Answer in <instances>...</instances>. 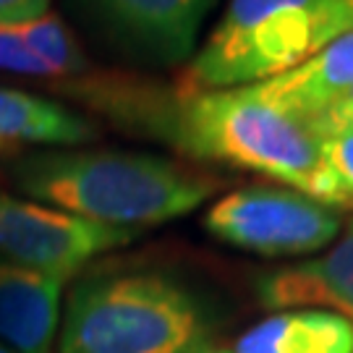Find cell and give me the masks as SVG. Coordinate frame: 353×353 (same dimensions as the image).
Returning <instances> with one entry per match:
<instances>
[{
    "instance_id": "7c38bea8",
    "label": "cell",
    "mask_w": 353,
    "mask_h": 353,
    "mask_svg": "<svg viewBox=\"0 0 353 353\" xmlns=\"http://www.w3.org/2000/svg\"><path fill=\"white\" fill-rule=\"evenodd\" d=\"M118 26L154 50L183 58L196 45V32L212 0H97Z\"/></svg>"
},
{
    "instance_id": "52a82bcc",
    "label": "cell",
    "mask_w": 353,
    "mask_h": 353,
    "mask_svg": "<svg viewBox=\"0 0 353 353\" xmlns=\"http://www.w3.org/2000/svg\"><path fill=\"white\" fill-rule=\"evenodd\" d=\"M259 301L270 309H335V314L353 325V220L341 241L322 256L262 278Z\"/></svg>"
},
{
    "instance_id": "d6986e66",
    "label": "cell",
    "mask_w": 353,
    "mask_h": 353,
    "mask_svg": "<svg viewBox=\"0 0 353 353\" xmlns=\"http://www.w3.org/2000/svg\"><path fill=\"white\" fill-rule=\"evenodd\" d=\"M0 353H16V351H11V348H8L6 343H0Z\"/></svg>"
},
{
    "instance_id": "ba28073f",
    "label": "cell",
    "mask_w": 353,
    "mask_h": 353,
    "mask_svg": "<svg viewBox=\"0 0 353 353\" xmlns=\"http://www.w3.org/2000/svg\"><path fill=\"white\" fill-rule=\"evenodd\" d=\"M65 280L0 262V341L16 353H48Z\"/></svg>"
},
{
    "instance_id": "ffe728a7",
    "label": "cell",
    "mask_w": 353,
    "mask_h": 353,
    "mask_svg": "<svg viewBox=\"0 0 353 353\" xmlns=\"http://www.w3.org/2000/svg\"><path fill=\"white\" fill-rule=\"evenodd\" d=\"M212 353H225V351H212Z\"/></svg>"
},
{
    "instance_id": "3957f363",
    "label": "cell",
    "mask_w": 353,
    "mask_h": 353,
    "mask_svg": "<svg viewBox=\"0 0 353 353\" xmlns=\"http://www.w3.org/2000/svg\"><path fill=\"white\" fill-rule=\"evenodd\" d=\"M202 309L165 275L131 272L79 283L68 299L61 353H191Z\"/></svg>"
},
{
    "instance_id": "6da1fadb",
    "label": "cell",
    "mask_w": 353,
    "mask_h": 353,
    "mask_svg": "<svg viewBox=\"0 0 353 353\" xmlns=\"http://www.w3.org/2000/svg\"><path fill=\"white\" fill-rule=\"evenodd\" d=\"M163 137L196 160L275 178L327 207H351L332 176L314 118L293 113L254 87L178 92Z\"/></svg>"
},
{
    "instance_id": "9c48e42d",
    "label": "cell",
    "mask_w": 353,
    "mask_h": 353,
    "mask_svg": "<svg viewBox=\"0 0 353 353\" xmlns=\"http://www.w3.org/2000/svg\"><path fill=\"white\" fill-rule=\"evenodd\" d=\"M252 87L293 113L316 118L353 89V32L327 42L296 68Z\"/></svg>"
},
{
    "instance_id": "5bb4252c",
    "label": "cell",
    "mask_w": 353,
    "mask_h": 353,
    "mask_svg": "<svg viewBox=\"0 0 353 353\" xmlns=\"http://www.w3.org/2000/svg\"><path fill=\"white\" fill-rule=\"evenodd\" d=\"M316 121V118H314ZM322 134V150L332 176L338 178L343 194L353 207V123L316 121Z\"/></svg>"
},
{
    "instance_id": "7a4b0ae2",
    "label": "cell",
    "mask_w": 353,
    "mask_h": 353,
    "mask_svg": "<svg viewBox=\"0 0 353 353\" xmlns=\"http://www.w3.org/2000/svg\"><path fill=\"white\" fill-rule=\"evenodd\" d=\"M19 186L55 210L102 225H160L217 191V178L141 152H71L21 168Z\"/></svg>"
},
{
    "instance_id": "ac0fdd59",
    "label": "cell",
    "mask_w": 353,
    "mask_h": 353,
    "mask_svg": "<svg viewBox=\"0 0 353 353\" xmlns=\"http://www.w3.org/2000/svg\"><path fill=\"white\" fill-rule=\"evenodd\" d=\"M316 121H330V123H353V89L351 92H345L338 102H332L325 113L316 115Z\"/></svg>"
},
{
    "instance_id": "5b68a950",
    "label": "cell",
    "mask_w": 353,
    "mask_h": 353,
    "mask_svg": "<svg viewBox=\"0 0 353 353\" xmlns=\"http://www.w3.org/2000/svg\"><path fill=\"white\" fill-rule=\"evenodd\" d=\"M204 228L217 241L262 256H299L330 246L341 214L285 186H246L212 204Z\"/></svg>"
},
{
    "instance_id": "e0dca14e",
    "label": "cell",
    "mask_w": 353,
    "mask_h": 353,
    "mask_svg": "<svg viewBox=\"0 0 353 353\" xmlns=\"http://www.w3.org/2000/svg\"><path fill=\"white\" fill-rule=\"evenodd\" d=\"M353 32V0H332L327 13H325V24H322V48L332 39L351 34ZM319 48V50H322Z\"/></svg>"
},
{
    "instance_id": "8992f818",
    "label": "cell",
    "mask_w": 353,
    "mask_h": 353,
    "mask_svg": "<svg viewBox=\"0 0 353 353\" xmlns=\"http://www.w3.org/2000/svg\"><path fill=\"white\" fill-rule=\"evenodd\" d=\"M134 239L137 230L102 225L55 207L0 194V254L13 265L68 280L89 259Z\"/></svg>"
},
{
    "instance_id": "30bf717a",
    "label": "cell",
    "mask_w": 353,
    "mask_h": 353,
    "mask_svg": "<svg viewBox=\"0 0 353 353\" xmlns=\"http://www.w3.org/2000/svg\"><path fill=\"white\" fill-rule=\"evenodd\" d=\"M236 353H353V325L325 309H288L243 332Z\"/></svg>"
},
{
    "instance_id": "4fadbf2b",
    "label": "cell",
    "mask_w": 353,
    "mask_h": 353,
    "mask_svg": "<svg viewBox=\"0 0 353 353\" xmlns=\"http://www.w3.org/2000/svg\"><path fill=\"white\" fill-rule=\"evenodd\" d=\"M13 29L34 50L39 61L55 74V79H71L87 68V58L79 48V42L55 13L48 11L34 21L13 26Z\"/></svg>"
},
{
    "instance_id": "2e32d148",
    "label": "cell",
    "mask_w": 353,
    "mask_h": 353,
    "mask_svg": "<svg viewBox=\"0 0 353 353\" xmlns=\"http://www.w3.org/2000/svg\"><path fill=\"white\" fill-rule=\"evenodd\" d=\"M50 0H0V29H13L45 16Z\"/></svg>"
},
{
    "instance_id": "277c9868",
    "label": "cell",
    "mask_w": 353,
    "mask_h": 353,
    "mask_svg": "<svg viewBox=\"0 0 353 353\" xmlns=\"http://www.w3.org/2000/svg\"><path fill=\"white\" fill-rule=\"evenodd\" d=\"M332 0H230L194 52L178 92L252 87L303 63L322 48Z\"/></svg>"
},
{
    "instance_id": "9a60e30c",
    "label": "cell",
    "mask_w": 353,
    "mask_h": 353,
    "mask_svg": "<svg viewBox=\"0 0 353 353\" xmlns=\"http://www.w3.org/2000/svg\"><path fill=\"white\" fill-rule=\"evenodd\" d=\"M0 71H13L34 79H55V74L19 37L16 29H0Z\"/></svg>"
},
{
    "instance_id": "8fae6325",
    "label": "cell",
    "mask_w": 353,
    "mask_h": 353,
    "mask_svg": "<svg viewBox=\"0 0 353 353\" xmlns=\"http://www.w3.org/2000/svg\"><path fill=\"white\" fill-rule=\"evenodd\" d=\"M94 137L97 128L61 102L0 87V150H19L29 144L76 147Z\"/></svg>"
}]
</instances>
